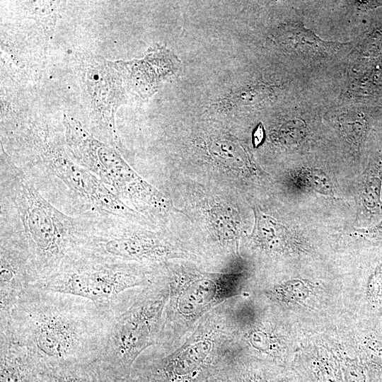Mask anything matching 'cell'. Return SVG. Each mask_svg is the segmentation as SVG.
<instances>
[{
    "label": "cell",
    "mask_w": 382,
    "mask_h": 382,
    "mask_svg": "<svg viewBox=\"0 0 382 382\" xmlns=\"http://www.w3.org/2000/svg\"><path fill=\"white\" fill-rule=\"evenodd\" d=\"M103 311L79 296L30 287L0 330L23 345L40 365L92 364L100 358L105 335Z\"/></svg>",
    "instance_id": "6da1fadb"
},
{
    "label": "cell",
    "mask_w": 382,
    "mask_h": 382,
    "mask_svg": "<svg viewBox=\"0 0 382 382\" xmlns=\"http://www.w3.org/2000/svg\"><path fill=\"white\" fill-rule=\"evenodd\" d=\"M0 161L1 226L26 250L35 284L79 251L98 216L74 217L56 208L1 143Z\"/></svg>",
    "instance_id": "7a4b0ae2"
},
{
    "label": "cell",
    "mask_w": 382,
    "mask_h": 382,
    "mask_svg": "<svg viewBox=\"0 0 382 382\" xmlns=\"http://www.w3.org/2000/svg\"><path fill=\"white\" fill-rule=\"evenodd\" d=\"M7 141L21 151L29 163L59 182L80 201L91 216L144 220L145 217L126 206L94 174L75 162L61 137L47 125H29L10 129Z\"/></svg>",
    "instance_id": "3957f363"
},
{
    "label": "cell",
    "mask_w": 382,
    "mask_h": 382,
    "mask_svg": "<svg viewBox=\"0 0 382 382\" xmlns=\"http://www.w3.org/2000/svg\"><path fill=\"white\" fill-rule=\"evenodd\" d=\"M168 297L166 283L157 276L152 284L129 289L113 301L103 311L105 335L98 361L131 373L144 350L159 342Z\"/></svg>",
    "instance_id": "277c9868"
},
{
    "label": "cell",
    "mask_w": 382,
    "mask_h": 382,
    "mask_svg": "<svg viewBox=\"0 0 382 382\" xmlns=\"http://www.w3.org/2000/svg\"><path fill=\"white\" fill-rule=\"evenodd\" d=\"M62 123L66 146L75 162L153 223L163 216L166 201L162 195L127 163L118 150L92 136L72 117L64 115Z\"/></svg>",
    "instance_id": "5b68a950"
},
{
    "label": "cell",
    "mask_w": 382,
    "mask_h": 382,
    "mask_svg": "<svg viewBox=\"0 0 382 382\" xmlns=\"http://www.w3.org/2000/svg\"><path fill=\"white\" fill-rule=\"evenodd\" d=\"M156 274V268L108 260L79 251L50 275L30 286L84 298L105 311L122 293L152 284Z\"/></svg>",
    "instance_id": "8992f818"
},
{
    "label": "cell",
    "mask_w": 382,
    "mask_h": 382,
    "mask_svg": "<svg viewBox=\"0 0 382 382\" xmlns=\"http://www.w3.org/2000/svg\"><path fill=\"white\" fill-rule=\"evenodd\" d=\"M79 251L112 261L156 268L187 251L150 221L98 216Z\"/></svg>",
    "instance_id": "52a82bcc"
},
{
    "label": "cell",
    "mask_w": 382,
    "mask_h": 382,
    "mask_svg": "<svg viewBox=\"0 0 382 382\" xmlns=\"http://www.w3.org/2000/svg\"><path fill=\"white\" fill-rule=\"evenodd\" d=\"M166 283L168 301L163 324L173 318L176 322L197 320L214 305L233 295L231 275L200 272L173 265L168 262L160 270Z\"/></svg>",
    "instance_id": "ba28073f"
},
{
    "label": "cell",
    "mask_w": 382,
    "mask_h": 382,
    "mask_svg": "<svg viewBox=\"0 0 382 382\" xmlns=\"http://www.w3.org/2000/svg\"><path fill=\"white\" fill-rule=\"evenodd\" d=\"M28 253L10 231H0V319L13 308L33 284Z\"/></svg>",
    "instance_id": "9c48e42d"
},
{
    "label": "cell",
    "mask_w": 382,
    "mask_h": 382,
    "mask_svg": "<svg viewBox=\"0 0 382 382\" xmlns=\"http://www.w3.org/2000/svg\"><path fill=\"white\" fill-rule=\"evenodd\" d=\"M38 367L23 345L0 330V382H35Z\"/></svg>",
    "instance_id": "30bf717a"
},
{
    "label": "cell",
    "mask_w": 382,
    "mask_h": 382,
    "mask_svg": "<svg viewBox=\"0 0 382 382\" xmlns=\"http://www.w3.org/2000/svg\"><path fill=\"white\" fill-rule=\"evenodd\" d=\"M277 40L286 52L305 54H328L347 45L323 40L302 23L296 22L284 25L278 31Z\"/></svg>",
    "instance_id": "8fae6325"
},
{
    "label": "cell",
    "mask_w": 382,
    "mask_h": 382,
    "mask_svg": "<svg viewBox=\"0 0 382 382\" xmlns=\"http://www.w3.org/2000/svg\"><path fill=\"white\" fill-rule=\"evenodd\" d=\"M202 202V212L205 223L213 236L221 243L237 244L240 233V221L236 212L230 207L212 197Z\"/></svg>",
    "instance_id": "7c38bea8"
},
{
    "label": "cell",
    "mask_w": 382,
    "mask_h": 382,
    "mask_svg": "<svg viewBox=\"0 0 382 382\" xmlns=\"http://www.w3.org/2000/svg\"><path fill=\"white\" fill-rule=\"evenodd\" d=\"M382 153L375 156L364 172L361 186L360 198L364 212L370 216L382 209Z\"/></svg>",
    "instance_id": "4fadbf2b"
},
{
    "label": "cell",
    "mask_w": 382,
    "mask_h": 382,
    "mask_svg": "<svg viewBox=\"0 0 382 382\" xmlns=\"http://www.w3.org/2000/svg\"><path fill=\"white\" fill-rule=\"evenodd\" d=\"M93 363L39 365L35 382H93Z\"/></svg>",
    "instance_id": "5bb4252c"
},
{
    "label": "cell",
    "mask_w": 382,
    "mask_h": 382,
    "mask_svg": "<svg viewBox=\"0 0 382 382\" xmlns=\"http://www.w3.org/2000/svg\"><path fill=\"white\" fill-rule=\"evenodd\" d=\"M255 224L250 237L262 245H272L289 236V229L274 218L254 209Z\"/></svg>",
    "instance_id": "9a60e30c"
},
{
    "label": "cell",
    "mask_w": 382,
    "mask_h": 382,
    "mask_svg": "<svg viewBox=\"0 0 382 382\" xmlns=\"http://www.w3.org/2000/svg\"><path fill=\"white\" fill-rule=\"evenodd\" d=\"M340 124L344 134L357 145L361 143L369 127L366 117L356 112H347L341 115Z\"/></svg>",
    "instance_id": "2e32d148"
},
{
    "label": "cell",
    "mask_w": 382,
    "mask_h": 382,
    "mask_svg": "<svg viewBox=\"0 0 382 382\" xmlns=\"http://www.w3.org/2000/svg\"><path fill=\"white\" fill-rule=\"evenodd\" d=\"M93 382H148L132 370L129 374L123 373L98 361L93 363Z\"/></svg>",
    "instance_id": "e0dca14e"
},
{
    "label": "cell",
    "mask_w": 382,
    "mask_h": 382,
    "mask_svg": "<svg viewBox=\"0 0 382 382\" xmlns=\"http://www.w3.org/2000/svg\"><path fill=\"white\" fill-rule=\"evenodd\" d=\"M301 173L309 187L320 194L334 196L332 183L325 172L318 168H306Z\"/></svg>",
    "instance_id": "ac0fdd59"
},
{
    "label": "cell",
    "mask_w": 382,
    "mask_h": 382,
    "mask_svg": "<svg viewBox=\"0 0 382 382\" xmlns=\"http://www.w3.org/2000/svg\"><path fill=\"white\" fill-rule=\"evenodd\" d=\"M306 133L305 122L299 118H294L284 123L278 131V137L281 142L286 144H294L300 142Z\"/></svg>",
    "instance_id": "d6986e66"
},
{
    "label": "cell",
    "mask_w": 382,
    "mask_h": 382,
    "mask_svg": "<svg viewBox=\"0 0 382 382\" xmlns=\"http://www.w3.org/2000/svg\"><path fill=\"white\" fill-rule=\"evenodd\" d=\"M226 371L233 382H274L270 376L247 369L233 361L227 366Z\"/></svg>",
    "instance_id": "ffe728a7"
},
{
    "label": "cell",
    "mask_w": 382,
    "mask_h": 382,
    "mask_svg": "<svg viewBox=\"0 0 382 382\" xmlns=\"http://www.w3.org/2000/svg\"><path fill=\"white\" fill-rule=\"evenodd\" d=\"M382 50V33L374 30L364 41L361 47V54L367 58L378 56Z\"/></svg>",
    "instance_id": "44dd1931"
},
{
    "label": "cell",
    "mask_w": 382,
    "mask_h": 382,
    "mask_svg": "<svg viewBox=\"0 0 382 382\" xmlns=\"http://www.w3.org/2000/svg\"><path fill=\"white\" fill-rule=\"evenodd\" d=\"M271 90L265 86H257L243 91L239 96V101L243 104L258 103L266 99Z\"/></svg>",
    "instance_id": "7402d4cb"
},
{
    "label": "cell",
    "mask_w": 382,
    "mask_h": 382,
    "mask_svg": "<svg viewBox=\"0 0 382 382\" xmlns=\"http://www.w3.org/2000/svg\"><path fill=\"white\" fill-rule=\"evenodd\" d=\"M204 382H233L230 378L226 368L217 372Z\"/></svg>",
    "instance_id": "603a6c76"
},
{
    "label": "cell",
    "mask_w": 382,
    "mask_h": 382,
    "mask_svg": "<svg viewBox=\"0 0 382 382\" xmlns=\"http://www.w3.org/2000/svg\"><path fill=\"white\" fill-rule=\"evenodd\" d=\"M361 10H369L382 6V1H357L355 2Z\"/></svg>",
    "instance_id": "cb8c5ba5"
},
{
    "label": "cell",
    "mask_w": 382,
    "mask_h": 382,
    "mask_svg": "<svg viewBox=\"0 0 382 382\" xmlns=\"http://www.w3.org/2000/svg\"><path fill=\"white\" fill-rule=\"evenodd\" d=\"M264 137V130L262 127L260 125L257 127L253 134V145L255 146H258L262 141Z\"/></svg>",
    "instance_id": "d4e9b609"
},
{
    "label": "cell",
    "mask_w": 382,
    "mask_h": 382,
    "mask_svg": "<svg viewBox=\"0 0 382 382\" xmlns=\"http://www.w3.org/2000/svg\"><path fill=\"white\" fill-rule=\"evenodd\" d=\"M366 231L373 236L382 237V220L376 226L367 229Z\"/></svg>",
    "instance_id": "484cf974"
}]
</instances>
